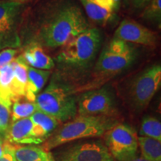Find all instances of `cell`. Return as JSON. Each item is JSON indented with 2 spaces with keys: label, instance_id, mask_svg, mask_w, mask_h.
Instances as JSON below:
<instances>
[{
  "label": "cell",
  "instance_id": "30bf717a",
  "mask_svg": "<svg viewBox=\"0 0 161 161\" xmlns=\"http://www.w3.org/2000/svg\"><path fill=\"white\" fill-rule=\"evenodd\" d=\"M30 0L0 1V49L16 46L19 42L15 31L16 22L22 10Z\"/></svg>",
  "mask_w": 161,
  "mask_h": 161
},
{
  "label": "cell",
  "instance_id": "44dd1931",
  "mask_svg": "<svg viewBox=\"0 0 161 161\" xmlns=\"http://www.w3.org/2000/svg\"><path fill=\"white\" fill-rule=\"evenodd\" d=\"M37 110L35 102H29L28 100L23 101V98L16 101L12 104L11 112V122L22 119L29 118Z\"/></svg>",
  "mask_w": 161,
  "mask_h": 161
},
{
  "label": "cell",
  "instance_id": "d4e9b609",
  "mask_svg": "<svg viewBox=\"0 0 161 161\" xmlns=\"http://www.w3.org/2000/svg\"><path fill=\"white\" fill-rule=\"evenodd\" d=\"M17 50L14 49H5L0 52V68L8 65L15 59Z\"/></svg>",
  "mask_w": 161,
  "mask_h": 161
},
{
  "label": "cell",
  "instance_id": "f546056e",
  "mask_svg": "<svg viewBox=\"0 0 161 161\" xmlns=\"http://www.w3.org/2000/svg\"><path fill=\"white\" fill-rule=\"evenodd\" d=\"M129 161H151V160H147V159L142 158V156H136L134 158H133L132 160H130Z\"/></svg>",
  "mask_w": 161,
  "mask_h": 161
},
{
  "label": "cell",
  "instance_id": "52a82bcc",
  "mask_svg": "<svg viewBox=\"0 0 161 161\" xmlns=\"http://www.w3.org/2000/svg\"><path fill=\"white\" fill-rule=\"evenodd\" d=\"M160 64L150 66L136 76L128 91V99L133 109L137 112L146 109L160 89Z\"/></svg>",
  "mask_w": 161,
  "mask_h": 161
},
{
  "label": "cell",
  "instance_id": "f1b7e54d",
  "mask_svg": "<svg viewBox=\"0 0 161 161\" xmlns=\"http://www.w3.org/2000/svg\"><path fill=\"white\" fill-rule=\"evenodd\" d=\"M4 143H5V140H4L3 136L0 135V157L3 155Z\"/></svg>",
  "mask_w": 161,
  "mask_h": 161
},
{
  "label": "cell",
  "instance_id": "e0dca14e",
  "mask_svg": "<svg viewBox=\"0 0 161 161\" xmlns=\"http://www.w3.org/2000/svg\"><path fill=\"white\" fill-rule=\"evenodd\" d=\"M13 65H8L0 68V103L11 108L14 101L13 93Z\"/></svg>",
  "mask_w": 161,
  "mask_h": 161
},
{
  "label": "cell",
  "instance_id": "6da1fadb",
  "mask_svg": "<svg viewBox=\"0 0 161 161\" xmlns=\"http://www.w3.org/2000/svg\"><path fill=\"white\" fill-rule=\"evenodd\" d=\"M117 123L116 116L78 115L52 133L42 147L50 152L73 141L102 136Z\"/></svg>",
  "mask_w": 161,
  "mask_h": 161
},
{
  "label": "cell",
  "instance_id": "9a60e30c",
  "mask_svg": "<svg viewBox=\"0 0 161 161\" xmlns=\"http://www.w3.org/2000/svg\"><path fill=\"white\" fill-rule=\"evenodd\" d=\"M28 66L38 69L49 70L55 66L53 60L43 51L39 45H32L21 55Z\"/></svg>",
  "mask_w": 161,
  "mask_h": 161
},
{
  "label": "cell",
  "instance_id": "4316f807",
  "mask_svg": "<svg viewBox=\"0 0 161 161\" xmlns=\"http://www.w3.org/2000/svg\"><path fill=\"white\" fill-rule=\"evenodd\" d=\"M93 2L106 11L112 12L115 11V4L114 0H93Z\"/></svg>",
  "mask_w": 161,
  "mask_h": 161
},
{
  "label": "cell",
  "instance_id": "2e32d148",
  "mask_svg": "<svg viewBox=\"0 0 161 161\" xmlns=\"http://www.w3.org/2000/svg\"><path fill=\"white\" fill-rule=\"evenodd\" d=\"M14 154L17 161H55L52 152L33 145H14Z\"/></svg>",
  "mask_w": 161,
  "mask_h": 161
},
{
  "label": "cell",
  "instance_id": "ba28073f",
  "mask_svg": "<svg viewBox=\"0 0 161 161\" xmlns=\"http://www.w3.org/2000/svg\"><path fill=\"white\" fill-rule=\"evenodd\" d=\"M104 136V144L114 160L129 161L137 156L138 136L131 126L117 123Z\"/></svg>",
  "mask_w": 161,
  "mask_h": 161
},
{
  "label": "cell",
  "instance_id": "9c48e42d",
  "mask_svg": "<svg viewBox=\"0 0 161 161\" xmlns=\"http://www.w3.org/2000/svg\"><path fill=\"white\" fill-rule=\"evenodd\" d=\"M116 100L109 88L86 91L77 98L78 116H116Z\"/></svg>",
  "mask_w": 161,
  "mask_h": 161
},
{
  "label": "cell",
  "instance_id": "7a4b0ae2",
  "mask_svg": "<svg viewBox=\"0 0 161 161\" xmlns=\"http://www.w3.org/2000/svg\"><path fill=\"white\" fill-rule=\"evenodd\" d=\"M88 29L85 17L77 5L66 4L60 7L42 32L44 43L50 48L65 46Z\"/></svg>",
  "mask_w": 161,
  "mask_h": 161
},
{
  "label": "cell",
  "instance_id": "7402d4cb",
  "mask_svg": "<svg viewBox=\"0 0 161 161\" xmlns=\"http://www.w3.org/2000/svg\"><path fill=\"white\" fill-rule=\"evenodd\" d=\"M140 136H147L161 141L160 121L152 116H147L142 119L140 128Z\"/></svg>",
  "mask_w": 161,
  "mask_h": 161
},
{
  "label": "cell",
  "instance_id": "4dcf8cb0",
  "mask_svg": "<svg viewBox=\"0 0 161 161\" xmlns=\"http://www.w3.org/2000/svg\"><path fill=\"white\" fill-rule=\"evenodd\" d=\"M114 4H115V10L118 9L120 5L121 0H114Z\"/></svg>",
  "mask_w": 161,
  "mask_h": 161
},
{
  "label": "cell",
  "instance_id": "d6986e66",
  "mask_svg": "<svg viewBox=\"0 0 161 161\" xmlns=\"http://www.w3.org/2000/svg\"><path fill=\"white\" fill-rule=\"evenodd\" d=\"M80 2L87 17L96 23L104 25L113 17L112 11H106L100 8L94 3L93 0H80Z\"/></svg>",
  "mask_w": 161,
  "mask_h": 161
},
{
  "label": "cell",
  "instance_id": "8fae6325",
  "mask_svg": "<svg viewBox=\"0 0 161 161\" xmlns=\"http://www.w3.org/2000/svg\"><path fill=\"white\" fill-rule=\"evenodd\" d=\"M114 38L128 43H136L148 46L155 45L158 40L155 32L128 18L121 22L114 33Z\"/></svg>",
  "mask_w": 161,
  "mask_h": 161
},
{
  "label": "cell",
  "instance_id": "4fadbf2b",
  "mask_svg": "<svg viewBox=\"0 0 161 161\" xmlns=\"http://www.w3.org/2000/svg\"><path fill=\"white\" fill-rule=\"evenodd\" d=\"M50 75V70L38 69L28 66V82L25 96L26 100L35 102L36 97L43 88Z\"/></svg>",
  "mask_w": 161,
  "mask_h": 161
},
{
  "label": "cell",
  "instance_id": "603a6c76",
  "mask_svg": "<svg viewBox=\"0 0 161 161\" xmlns=\"http://www.w3.org/2000/svg\"><path fill=\"white\" fill-rule=\"evenodd\" d=\"M142 17L148 21L160 24L161 21V0H152L144 8Z\"/></svg>",
  "mask_w": 161,
  "mask_h": 161
},
{
  "label": "cell",
  "instance_id": "3957f363",
  "mask_svg": "<svg viewBox=\"0 0 161 161\" xmlns=\"http://www.w3.org/2000/svg\"><path fill=\"white\" fill-rule=\"evenodd\" d=\"M37 109L65 123L77 116V98L74 91L58 83L52 82L35 98Z\"/></svg>",
  "mask_w": 161,
  "mask_h": 161
},
{
  "label": "cell",
  "instance_id": "5b68a950",
  "mask_svg": "<svg viewBox=\"0 0 161 161\" xmlns=\"http://www.w3.org/2000/svg\"><path fill=\"white\" fill-rule=\"evenodd\" d=\"M136 57L135 48L122 40H110L100 54L96 62L95 72L102 79L110 78L128 69Z\"/></svg>",
  "mask_w": 161,
  "mask_h": 161
},
{
  "label": "cell",
  "instance_id": "7c38bea8",
  "mask_svg": "<svg viewBox=\"0 0 161 161\" xmlns=\"http://www.w3.org/2000/svg\"><path fill=\"white\" fill-rule=\"evenodd\" d=\"M5 141L14 145H33L43 143V140L36 136L34 123L30 118H25L11 122L6 133Z\"/></svg>",
  "mask_w": 161,
  "mask_h": 161
},
{
  "label": "cell",
  "instance_id": "484cf974",
  "mask_svg": "<svg viewBox=\"0 0 161 161\" xmlns=\"http://www.w3.org/2000/svg\"><path fill=\"white\" fill-rule=\"evenodd\" d=\"M0 161H17L14 154V145L5 140L3 153L0 157Z\"/></svg>",
  "mask_w": 161,
  "mask_h": 161
},
{
  "label": "cell",
  "instance_id": "277c9868",
  "mask_svg": "<svg viewBox=\"0 0 161 161\" xmlns=\"http://www.w3.org/2000/svg\"><path fill=\"white\" fill-rule=\"evenodd\" d=\"M101 41L99 30L88 28L64 46L56 59L70 67H86L97 55Z\"/></svg>",
  "mask_w": 161,
  "mask_h": 161
},
{
  "label": "cell",
  "instance_id": "83f0119b",
  "mask_svg": "<svg viewBox=\"0 0 161 161\" xmlns=\"http://www.w3.org/2000/svg\"><path fill=\"white\" fill-rule=\"evenodd\" d=\"M152 0H130L133 7L137 9L144 8Z\"/></svg>",
  "mask_w": 161,
  "mask_h": 161
},
{
  "label": "cell",
  "instance_id": "ac0fdd59",
  "mask_svg": "<svg viewBox=\"0 0 161 161\" xmlns=\"http://www.w3.org/2000/svg\"><path fill=\"white\" fill-rule=\"evenodd\" d=\"M161 141L147 136H138L141 156L151 161H161Z\"/></svg>",
  "mask_w": 161,
  "mask_h": 161
},
{
  "label": "cell",
  "instance_id": "8992f818",
  "mask_svg": "<svg viewBox=\"0 0 161 161\" xmlns=\"http://www.w3.org/2000/svg\"><path fill=\"white\" fill-rule=\"evenodd\" d=\"M58 147L52 153L55 161H114L102 140H77Z\"/></svg>",
  "mask_w": 161,
  "mask_h": 161
},
{
  "label": "cell",
  "instance_id": "1f68e13d",
  "mask_svg": "<svg viewBox=\"0 0 161 161\" xmlns=\"http://www.w3.org/2000/svg\"><path fill=\"white\" fill-rule=\"evenodd\" d=\"M0 1H3V0H0Z\"/></svg>",
  "mask_w": 161,
  "mask_h": 161
},
{
  "label": "cell",
  "instance_id": "cb8c5ba5",
  "mask_svg": "<svg viewBox=\"0 0 161 161\" xmlns=\"http://www.w3.org/2000/svg\"><path fill=\"white\" fill-rule=\"evenodd\" d=\"M11 119V108L0 103V129L5 136L10 125Z\"/></svg>",
  "mask_w": 161,
  "mask_h": 161
},
{
  "label": "cell",
  "instance_id": "ffe728a7",
  "mask_svg": "<svg viewBox=\"0 0 161 161\" xmlns=\"http://www.w3.org/2000/svg\"><path fill=\"white\" fill-rule=\"evenodd\" d=\"M30 119L34 125L38 127L49 138L56 128L59 126L60 122L49 114L37 110L30 116Z\"/></svg>",
  "mask_w": 161,
  "mask_h": 161
},
{
  "label": "cell",
  "instance_id": "5bb4252c",
  "mask_svg": "<svg viewBox=\"0 0 161 161\" xmlns=\"http://www.w3.org/2000/svg\"><path fill=\"white\" fill-rule=\"evenodd\" d=\"M13 65V93L14 101L25 98L28 82V66L21 55L11 62Z\"/></svg>",
  "mask_w": 161,
  "mask_h": 161
}]
</instances>
